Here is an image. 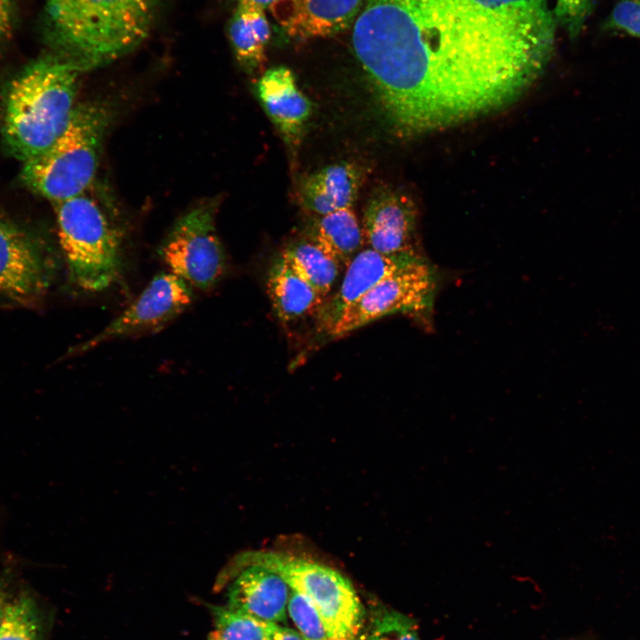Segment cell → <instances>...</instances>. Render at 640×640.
I'll use <instances>...</instances> for the list:
<instances>
[{
  "mask_svg": "<svg viewBox=\"0 0 640 640\" xmlns=\"http://www.w3.org/2000/svg\"><path fill=\"white\" fill-rule=\"evenodd\" d=\"M556 28L548 0H367L352 45L388 125L412 137L517 100Z\"/></svg>",
  "mask_w": 640,
  "mask_h": 640,
  "instance_id": "6da1fadb",
  "label": "cell"
},
{
  "mask_svg": "<svg viewBox=\"0 0 640 640\" xmlns=\"http://www.w3.org/2000/svg\"><path fill=\"white\" fill-rule=\"evenodd\" d=\"M159 0H46L44 30L56 54L82 71L108 64L148 36Z\"/></svg>",
  "mask_w": 640,
  "mask_h": 640,
  "instance_id": "7a4b0ae2",
  "label": "cell"
},
{
  "mask_svg": "<svg viewBox=\"0 0 640 640\" xmlns=\"http://www.w3.org/2000/svg\"><path fill=\"white\" fill-rule=\"evenodd\" d=\"M80 72L76 64L54 53L35 60L8 83L1 134L12 156L24 163L58 139L76 106Z\"/></svg>",
  "mask_w": 640,
  "mask_h": 640,
  "instance_id": "3957f363",
  "label": "cell"
},
{
  "mask_svg": "<svg viewBox=\"0 0 640 640\" xmlns=\"http://www.w3.org/2000/svg\"><path fill=\"white\" fill-rule=\"evenodd\" d=\"M111 114L102 102L76 105L66 128L52 145L23 163V184L52 204L86 192L98 170Z\"/></svg>",
  "mask_w": 640,
  "mask_h": 640,
  "instance_id": "277c9868",
  "label": "cell"
},
{
  "mask_svg": "<svg viewBox=\"0 0 640 640\" xmlns=\"http://www.w3.org/2000/svg\"><path fill=\"white\" fill-rule=\"evenodd\" d=\"M60 245L72 284L80 292H104L124 270L121 232L86 192L53 203Z\"/></svg>",
  "mask_w": 640,
  "mask_h": 640,
  "instance_id": "5b68a950",
  "label": "cell"
},
{
  "mask_svg": "<svg viewBox=\"0 0 640 640\" xmlns=\"http://www.w3.org/2000/svg\"><path fill=\"white\" fill-rule=\"evenodd\" d=\"M242 560L279 574L314 606L328 640H364L365 612L351 582L336 570L275 552H249Z\"/></svg>",
  "mask_w": 640,
  "mask_h": 640,
  "instance_id": "8992f818",
  "label": "cell"
},
{
  "mask_svg": "<svg viewBox=\"0 0 640 640\" xmlns=\"http://www.w3.org/2000/svg\"><path fill=\"white\" fill-rule=\"evenodd\" d=\"M438 284V272L425 258L411 263L348 306L327 336L342 337L381 317L398 313L428 321Z\"/></svg>",
  "mask_w": 640,
  "mask_h": 640,
  "instance_id": "52a82bcc",
  "label": "cell"
},
{
  "mask_svg": "<svg viewBox=\"0 0 640 640\" xmlns=\"http://www.w3.org/2000/svg\"><path fill=\"white\" fill-rule=\"evenodd\" d=\"M216 207L214 202H207L186 212L159 248L168 270L202 292L214 288L227 271L226 252L215 226Z\"/></svg>",
  "mask_w": 640,
  "mask_h": 640,
  "instance_id": "ba28073f",
  "label": "cell"
},
{
  "mask_svg": "<svg viewBox=\"0 0 640 640\" xmlns=\"http://www.w3.org/2000/svg\"><path fill=\"white\" fill-rule=\"evenodd\" d=\"M194 300L193 289L170 271L155 276L139 296L100 332L77 350L103 343L156 332L181 315Z\"/></svg>",
  "mask_w": 640,
  "mask_h": 640,
  "instance_id": "9c48e42d",
  "label": "cell"
},
{
  "mask_svg": "<svg viewBox=\"0 0 640 640\" xmlns=\"http://www.w3.org/2000/svg\"><path fill=\"white\" fill-rule=\"evenodd\" d=\"M417 210L412 199L391 188L372 193L362 228L368 247L381 253L416 252Z\"/></svg>",
  "mask_w": 640,
  "mask_h": 640,
  "instance_id": "30bf717a",
  "label": "cell"
},
{
  "mask_svg": "<svg viewBox=\"0 0 640 640\" xmlns=\"http://www.w3.org/2000/svg\"><path fill=\"white\" fill-rule=\"evenodd\" d=\"M47 285V269L36 243L20 228L0 220V293L28 303Z\"/></svg>",
  "mask_w": 640,
  "mask_h": 640,
  "instance_id": "8fae6325",
  "label": "cell"
},
{
  "mask_svg": "<svg viewBox=\"0 0 640 640\" xmlns=\"http://www.w3.org/2000/svg\"><path fill=\"white\" fill-rule=\"evenodd\" d=\"M228 587L227 607L261 620L287 622L291 588L276 572L237 558Z\"/></svg>",
  "mask_w": 640,
  "mask_h": 640,
  "instance_id": "7c38bea8",
  "label": "cell"
},
{
  "mask_svg": "<svg viewBox=\"0 0 640 640\" xmlns=\"http://www.w3.org/2000/svg\"><path fill=\"white\" fill-rule=\"evenodd\" d=\"M416 252L386 254L361 250L349 261L337 292L317 311V327L326 335L341 313L388 276L423 259Z\"/></svg>",
  "mask_w": 640,
  "mask_h": 640,
  "instance_id": "4fadbf2b",
  "label": "cell"
},
{
  "mask_svg": "<svg viewBox=\"0 0 640 640\" xmlns=\"http://www.w3.org/2000/svg\"><path fill=\"white\" fill-rule=\"evenodd\" d=\"M364 4V0H276L268 9L287 36L309 40L351 26Z\"/></svg>",
  "mask_w": 640,
  "mask_h": 640,
  "instance_id": "5bb4252c",
  "label": "cell"
},
{
  "mask_svg": "<svg viewBox=\"0 0 640 640\" xmlns=\"http://www.w3.org/2000/svg\"><path fill=\"white\" fill-rule=\"evenodd\" d=\"M257 93L284 142L296 148L311 116L312 103L299 89L292 70L283 66L267 70L257 83Z\"/></svg>",
  "mask_w": 640,
  "mask_h": 640,
  "instance_id": "9a60e30c",
  "label": "cell"
},
{
  "mask_svg": "<svg viewBox=\"0 0 640 640\" xmlns=\"http://www.w3.org/2000/svg\"><path fill=\"white\" fill-rule=\"evenodd\" d=\"M364 180L363 169L350 162L328 165L307 176L299 189L302 206L316 215L350 208Z\"/></svg>",
  "mask_w": 640,
  "mask_h": 640,
  "instance_id": "2e32d148",
  "label": "cell"
},
{
  "mask_svg": "<svg viewBox=\"0 0 640 640\" xmlns=\"http://www.w3.org/2000/svg\"><path fill=\"white\" fill-rule=\"evenodd\" d=\"M267 277L272 307L284 323L317 313L324 302V298L303 280L280 253L273 260Z\"/></svg>",
  "mask_w": 640,
  "mask_h": 640,
  "instance_id": "e0dca14e",
  "label": "cell"
},
{
  "mask_svg": "<svg viewBox=\"0 0 640 640\" xmlns=\"http://www.w3.org/2000/svg\"><path fill=\"white\" fill-rule=\"evenodd\" d=\"M304 237L316 244L340 265L347 267L364 243L362 225L352 207L317 215Z\"/></svg>",
  "mask_w": 640,
  "mask_h": 640,
  "instance_id": "ac0fdd59",
  "label": "cell"
},
{
  "mask_svg": "<svg viewBox=\"0 0 640 640\" xmlns=\"http://www.w3.org/2000/svg\"><path fill=\"white\" fill-rule=\"evenodd\" d=\"M271 28L265 9L237 1L228 26V37L239 64L247 71L265 60Z\"/></svg>",
  "mask_w": 640,
  "mask_h": 640,
  "instance_id": "d6986e66",
  "label": "cell"
},
{
  "mask_svg": "<svg viewBox=\"0 0 640 640\" xmlns=\"http://www.w3.org/2000/svg\"><path fill=\"white\" fill-rule=\"evenodd\" d=\"M280 254L303 280L325 299L340 268L333 258L304 236L288 244Z\"/></svg>",
  "mask_w": 640,
  "mask_h": 640,
  "instance_id": "ffe728a7",
  "label": "cell"
},
{
  "mask_svg": "<svg viewBox=\"0 0 640 640\" xmlns=\"http://www.w3.org/2000/svg\"><path fill=\"white\" fill-rule=\"evenodd\" d=\"M210 612L213 624L208 640H273L281 626L227 606L211 605Z\"/></svg>",
  "mask_w": 640,
  "mask_h": 640,
  "instance_id": "44dd1931",
  "label": "cell"
},
{
  "mask_svg": "<svg viewBox=\"0 0 640 640\" xmlns=\"http://www.w3.org/2000/svg\"><path fill=\"white\" fill-rule=\"evenodd\" d=\"M0 640H43L40 616L30 597L10 600L0 624Z\"/></svg>",
  "mask_w": 640,
  "mask_h": 640,
  "instance_id": "7402d4cb",
  "label": "cell"
},
{
  "mask_svg": "<svg viewBox=\"0 0 640 640\" xmlns=\"http://www.w3.org/2000/svg\"><path fill=\"white\" fill-rule=\"evenodd\" d=\"M364 640H420L415 622L405 614L378 607L371 616Z\"/></svg>",
  "mask_w": 640,
  "mask_h": 640,
  "instance_id": "603a6c76",
  "label": "cell"
},
{
  "mask_svg": "<svg viewBox=\"0 0 640 640\" xmlns=\"http://www.w3.org/2000/svg\"><path fill=\"white\" fill-rule=\"evenodd\" d=\"M288 616L303 640H328L325 628L309 601L292 590L288 601Z\"/></svg>",
  "mask_w": 640,
  "mask_h": 640,
  "instance_id": "cb8c5ba5",
  "label": "cell"
},
{
  "mask_svg": "<svg viewBox=\"0 0 640 640\" xmlns=\"http://www.w3.org/2000/svg\"><path fill=\"white\" fill-rule=\"evenodd\" d=\"M596 0H556L553 13L557 25L571 39H576L582 32L591 15Z\"/></svg>",
  "mask_w": 640,
  "mask_h": 640,
  "instance_id": "d4e9b609",
  "label": "cell"
},
{
  "mask_svg": "<svg viewBox=\"0 0 640 640\" xmlns=\"http://www.w3.org/2000/svg\"><path fill=\"white\" fill-rule=\"evenodd\" d=\"M602 28L640 38V0H618L604 19Z\"/></svg>",
  "mask_w": 640,
  "mask_h": 640,
  "instance_id": "484cf974",
  "label": "cell"
},
{
  "mask_svg": "<svg viewBox=\"0 0 640 640\" xmlns=\"http://www.w3.org/2000/svg\"><path fill=\"white\" fill-rule=\"evenodd\" d=\"M15 24L14 0H0V43L10 39Z\"/></svg>",
  "mask_w": 640,
  "mask_h": 640,
  "instance_id": "4316f807",
  "label": "cell"
},
{
  "mask_svg": "<svg viewBox=\"0 0 640 640\" xmlns=\"http://www.w3.org/2000/svg\"><path fill=\"white\" fill-rule=\"evenodd\" d=\"M273 640H303L299 632L281 625Z\"/></svg>",
  "mask_w": 640,
  "mask_h": 640,
  "instance_id": "83f0119b",
  "label": "cell"
},
{
  "mask_svg": "<svg viewBox=\"0 0 640 640\" xmlns=\"http://www.w3.org/2000/svg\"><path fill=\"white\" fill-rule=\"evenodd\" d=\"M10 602L5 585L0 580V624Z\"/></svg>",
  "mask_w": 640,
  "mask_h": 640,
  "instance_id": "f1b7e54d",
  "label": "cell"
},
{
  "mask_svg": "<svg viewBox=\"0 0 640 640\" xmlns=\"http://www.w3.org/2000/svg\"><path fill=\"white\" fill-rule=\"evenodd\" d=\"M237 1L256 4L266 10L276 0H237Z\"/></svg>",
  "mask_w": 640,
  "mask_h": 640,
  "instance_id": "f546056e",
  "label": "cell"
}]
</instances>
